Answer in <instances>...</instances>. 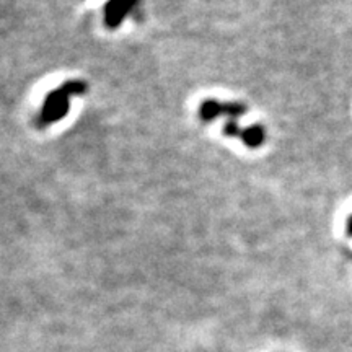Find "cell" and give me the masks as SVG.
<instances>
[{"label": "cell", "instance_id": "1", "mask_svg": "<svg viewBox=\"0 0 352 352\" xmlns=\"http://www.w3.org/2000/svg\"><path fill=\"white\" fill-rule=\"evenodd\" d=\"M85 90V85L80 82H70L67 85L60 87L59 90L52 91V94L46 98L43 108V121L44 122H52L60 120V116H64L69 111V96L82 94Z\"/></svg>", "mask_w": 352, "mask_h": 352}, {"label": "cell", "instance_id": "3", "mask_svg": "<svg viewBox=\"0 0 352 352\" xmlns=\"http://www.w3.org/2000/svg\"><path fill=\"white\" fill-rule=\"evenodd\" d=\"M347 235L352 236V215L349 217V220H347Z\"/></svg>", "mask_w": 352, "mask_h": 352}, {"label": "cell", "instance_id": "2", "mask_svg": "<svg viewBox=\"0 0 352 352\" xmlns=\"http://www.w3.org/2000/svg\"><path fill=\"white\" fill-rule=\"evenodd\" d=\"M243 139L250 147H258V145L263 144L264 132L261 127H252V129H246L243 132Z\"/></svg>", "mask_w": 352, "mask_h": 352}]
</instances>
